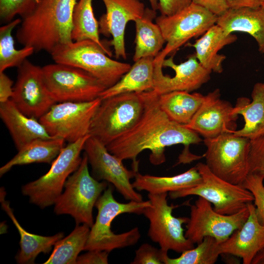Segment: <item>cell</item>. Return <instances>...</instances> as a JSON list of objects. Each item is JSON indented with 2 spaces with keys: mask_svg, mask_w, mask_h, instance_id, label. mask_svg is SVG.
Here are the masks:
<instances>
[{
  "mask_svg": "<svg viewBox=\"0 0 264 264\" xmlns=\"http://www.w3.org/2000/svg\"><path fill=\"white\" fill-rule=\"evenodd\" d=\"M40 0H0V17L8 23L17 16L23 18L30 13Z\"/></svg>",
  "mask_w": 264,
  "mask_h": 264,
  "instance_id": "obj_36",
  "label": "cell"
},
{
  "mask_svg": "<svg viewBox=\"0 0 264 264\" xmlns=\"http://www.w3.org/2000/svg\"><path fill=\"white\" fill-rule=\"evenodd\" d=\"M252 101L246 97L239 98L234 106L238 115L243 117L242 128L233 133L251 140L264 135V83H257L251 93Z\"/></svg>",
  "mask_w": 264,
  "mask_h": 264,
  "instance_id": "obj_26",
  "label": "cell"
},
{
  "mask_svg": "<svg viewBox=\"0 0 264 264\" xmlns=\"http://www.w3.org/2000/svg\"><path fill=\"white\" fill-rule=\"evenodd\" d=\"M83 150L96 179L111 184L126 200H143L141 194L133 188L130 181L138 171L127 169L122 160L110 153L106 145L91 136L86 140Z\"/></svg>",
  "mask_w": 264,
  "mask_h": 264,
  "instance_id": "obj_15",
  "label": "cell"
},
{
  "mask_svg": "<svg viewBox=\"0 0 264 264\" xmlns=\"http://www.w3.org/2000/svg\"><path fill=\"white\" fill-rule=\"evenodd\" d=\"M192 2L198 5L218 17L222 15L229 8L227 0H191Z\"/></svg>",
  "mask_w": 264,
  "mask_h": 264,
  "instance_id": "obj_41",
  "label": "cell"
},
{
  "mask_svg": "<svg viewBox=\"0 0 264 264\" xmlns=\"http://www.w3.org/2000/svg\"><path fill=\"white\" fill-rule=\"evenodd\" d=\"M78 0H40L34 10L22 18L16 38L35 52L49 53L72 42V15Z\"/></svg>",
  "mask_w": 264,
  "mask_h": 264,
  "instance_id": "obj_2",
  "label": "cell"
},
{
  "mask_svg": "<svg viewBox=\"0 0 264 264\" xmlns=\"http://www.w3.org/2000/svg\"><path fill=\"white\" fill-rule=\"evenodd\" d=\"M264 175L259 171L250 173L242 184L254 197L256 214L259 222L264 225Z\"/></svg>",
  "mask_w": 264,
  "mask_h": 264,
  "instance_id": "obj_35",
  "label": "cell"
},
{
  "mask_svg": "<svg viewBox=\"0 0 264 264\" xmlns=\"http://www.w3.org/2000/svg\"><path fill=\"white\" fill-rule=\"evenodd\" d=\"M216 24L228 34L240 31L256 40L259 51L264 54V9L257 8H229L218 17Z\"/></svg>",
  "mask_w": 264,
  "mask_h": 264,
  "instance_id": "obj_22",
  "label": "cell"
},
{
  "mask_svg": "<svg viewBox=\"0 0 264 264\" xmlns=\"http://www.w3.org/2000/svg\"><path fill=\"white\" fill-rule=\"evenodd\" d=\"M113 188L110 186L103 192L95 207L98 213L95 222L90 227L84 250H100L109 252L115 249L135 244L141 237L139 228L135 227L129 231L114 233L111 229L113 220L122 214H143L145 208L151 205L149 199L141 201H117L114 198Z\"/></svg>",
  "mask_w": 264,
  "mask_h": 264,
  "instance_id": "obj_3",
  "label": "cell"
},
{
  "mask_svg": "<svg viewBox=\"0 0 264 264\" xmlns=\"http://www.w3.org/2000/svg\"><path fill=\"white\" fill-rule=\"evenodd\" d=\"M147 91L129 92L101 99L89 135L107 146L132 128L145 109Z\"/></svg>",
  "mask_w": 264,
  "mask_h": 264,
  "instance_id": "obj_4",
  "label": "cell"
},
{
  "mask_svg": "<svg viewBox=\"0 0 264 264\" xmlns=\"http://www.w3.org/2000/svg\"><path fill=\"white\" fill-rule=\"evenodd\" d=\"M88 164L84 153L79 166L66 180L64 192L56 200L54 211L57 215H70L76 224L91 227L94 223L93 207L108 185L107 181H100L90 175Z\"/></svg>",
  "mask_w": 264,
  "mask_h": 264,
  "instance_id": "obj_5",
  "label": "cell"
},
{
  "mask_svg": "<svg viewBox=\"0 0 264 264\" xmlns=\"http://www.w3.org/2000/svg\"><path fill=\"white\" fill-rule=\"evenodd\" d=\"M251 264H264V248L257 252L253 258Z\"/></svg>",
  "mask_w": 264,
  "mask_h": 264,
  "instance_id": "obj_44",
  "label": "cell"
},
{
  "mask_svg": "<svg viewBox=\"0 0 264 264\" xmlns=\"http://www.w3.org/2000/svg\"><path fill=\"white\" fill-rule=\"evenodd\" d=\"M47 88L56 103L94 100L107 88L87 71L55 63L42 67Z\"/></svg>",
  "mask_w": 264,
  "mask_h": 264,
  "instance_id": "obj_11",
  "label": "cell"
},
{
  "mask_svg": "<svg viewBox=\"0 0 264 264\" xmlns=\"http://www.w3.org/2000/svg\"><path fill=\"white\" fill-rule=\"evenodd\" d=\"M264 162V135L251 140L249 173L259 171Z\"/></svg>",
  "mask_w": 264,
  "mask_h": 264,
  "instance_id": "obj_38",
  "label": "cell"
},
{
  "mask_svg": "<svg viewBox=\"0 0 264 264\" xmlns=\"http://www.w3.org/2000/svg\"><path fill=\"white\" fill-rule=\"evenodd\" d=\"M106 12L100 18V33L112 37L113 46L116 58L126 59L125 33L127 24L135 22L144 15L146 8L139 0H102Z\"/></svg>",
  "mask_w": 264,
  "mask_h": 264,
  "instance_id": "obj_19",
  "label": "cell"
},
{
  "mask_svg": "<svg viewBox=\"0 0 264 264\" xmlns=\"http://www.w3.org/2000/svg\"><path fill=\"white\" fill-rule=\"evenodd\" d=\"M218 17L193 2L175 14L156 17L155 23L160 27L166 44L154 58V62L162 65L166 56L216 24Z\"/></svg>",
  "mask_w": 264,
  "mask_h": 264,
  "instance_id": "obj_9",
  "label": "cell"
},
{
  "mask_svg": "<svg viewBox=\"0 0 264 264\" xmlns=\"http://www.w3.org/2000/svg\"><path fill=\"white\" fill-rule=\"evenodd\" d=\"M10 100L22 113L37 119L56 103L47 88L42 67L27 59L18 67Z\"/></svg>",
  "mask_w": 264,
  "mask_h": 264,
  "instance_id": "obj_16",
  "label": "cell"
},
{
  "mask_svg": "<svg viewBox=\"0 0 264 264\" xmlns=\"http://www.w3.org/2000/svg\"><path fill=\"white\" fill-rule=\"evenodd\" d=\"M158 95L153 90L147 91L144 112L131 130L106 146L108 151L121 160L132 161V169L138 171V155L145 150L151 152L149 160L154 165L166 160V147L183 144L186 148L179 157L178 164L188 163L199 159L189 152L191 144L202 141L199 135L184 125L171 120L161 109Z\"/></svg>",
  "mask_w": 264,
  "mask_h": 264,
  "instance_id": "obj_1",
  "label": "cell"
},
{
  "mask_svg": "<svg viewBox=\"0 0 264 264\" xmlns=\"http://www.w3.org/2000/svg\"><path fill=\"white\" fill-rule=\"evenodd\" d=\"M89 136L69 143L62 149L46 174L22 186V194L29 198L30 203L42 209L54 204L66 180L79 166L82 159L81 153Z\"/></svg>",
  "mask_w": 264,
  "mask_h": 264,
  "instance_id": "obj_8",
  "label": "cell"
},
{
  "mask_svg": "<svg viewBox=\"0 0 264 264\" xmlns=\"http://www.w3.org/2000/svg\"><path fill=\"white\" fill-rule=\"evenodd\" d=\"M204 95L185 91H175L158 95L162 110L172 120L182 124H188L202 104Z\"/></svg>",
  "mask_w": 264,
  "mask_h": 264,
  "instance_id": "obj_30",
  "label": "cell"
},
{
  "mask_svg": "<svg viewBox=\"0 0 264 264\" xmlns=\"http://www.w3.org/2000/svg\"><path fill=\"white\" fill-rule=\"evenodd\" d=\"M221 255L220 243L215 238L205 237L196 247L181 253L177 258H170L168 254L163 259L164 264H214Z\"/></svg>",
  "mask_w": 264,
  "mask_h": 264,
  "instance_id": "obj_34",
  "label": "cell"
},
{
  "mask_svg": "<svg viewBox=\"0 0 264 264\" xmlns=\"http://www.w3.org/2000/svg\"><path fill=\"white\" fill-rule=\"evenodd\" d=\"M206 165L218 177L242 185L249 173L251 140L233 133L204 139Z\"/></svg>",
  "mask_w": 264,
  "mask_h": 264,
  "instance_id": "obj_7",
  "label": "cell"
},
{
  "mask_svg": "<svg viewBox=\"0 0 264 264\" xmlns=\"http://www.w3.org/2000/svg\"><path fill=\"white\" fill-rule=\"evenodd\" d=\"M259 172L262 174L264 175V162L263 163L261 168H260Z\"/></svg>",
  "mask_w": 264,
  "mask_h": 264,
  "instance_id": "obj_46",
  "label": "cell"
},
{
  "mask_svg": "<svg viewBox=\"0 0 264 264\" xmlns=\"http://www.w3.org/2000/svg\"><path fill=\"white\" fill-rule=\"evenodd\" d=\"M50 54L55 63L82 69L99 80L107 88L116 84L132 66L111 59L98 44L89 40L58 46Z\"/></svg>",
  "mask_w": 264,
  "mask_h": 264,
  "instance_id": "obj_6",
  "label": "cell"
},
{
  "mask_svg": "<svg viewBox=\"0 0 264 264\" xmlns=\"http://www.w3.org/2000/svg\"><path fill=\"white\" fill-rule=\"evenodd\" d=\"M99 33V23L94 16L92 0H78L72 15V41H92L111 57V53L100 40Z\"/></svg>",
  "mask_w": 264,
  "mask_h": 264,
  "instance_id": "obj_31",
  "label": "cell"
},
{
  "mask_svg": "<svg viewBox=\"0 0 264 264\" xmlns=\"http://www.w3.org/2000/svg\"><path fill=\"white\" fill-rule=\"evenodd\" d=\"M262 0H227L231 8L241 7L257 8L261 6Z\"/></svg>",
  "mask_w": 264,
  "mask_h": 264,
  "instance_id": "obj_43",
  "label": "cell"
},
{
  "mask_svg": "<svg viewBox=\"0 0 264 264\" xmlns=\"http://www.w3.org/2000/svg\"><path fill=\"white\" fill-rule=\"evenodd\" d=\"M134 178L132 185L136 191H145L152 194L179 191L197 185L202 181L201 176L196 166L183 173L171 176L142 175L137 172Z\"/></svg>",
  "mask_w": 264,
  "mask_h": 264,
  "instance_id": "obj_27",
  "label": "cell"
},
{
  "mask_svg": "<svg viewBox=\"0 0 264 264\" xmlns=\"http://www.w3.org/2000/svg\"><path fill=\"white\" fill-rule=\"evenodd\" d=\"M155 11L152 8H146L143 16L134 22V62L144 57L155 58L162 50L165 41L160 27L153 22Z\"/></svg>",
  "mask_w": 264,
  "mask_h": 264,
  "instance_id": "obj_28",
  "label": "cell"
},
{
  "mask_svg": "<svg viewBox=\"0 0 264 264\" xmlns=\"http://www.w3.org/2000/svg\"><path fill=\"white\" fill-rule=\"evenodd\" d=\"M109 253L106 251L89 250L79 255L76 264H107L109 263Z\"/></svg>",
  "mask_w": 264,
  "mask_h": 264,
  "instance_id": "obj_40",
  "label": "cell"
},
{
  "mask_svg": "<svg viewBox=\"0 0 264 264\" xmlns=\"http://www.w3.org/2000/svg\"><path fill=\"white\" fill-rule=\"evenodd\" d=\"M90 227L85 224H77L66 237L59 240L44 264H76L79 253L84 250Z\"/></svg>",
  "mask_w": 264,
  "mask_h": 264,
  "instance_id": "obj_32",
  "label": "cell"
},
{
  "mask_svg": "<svg viewBox=\"0 0 264 264\" xmlns=\"http://www.w3.org/2000/svg\"><path fill=\"white\" fill-rule=\"evenodd\" d=\"M191 3V0H158V9L160 15L170 16L182 10Z\"/></svg>",
  "mask_w": 264,
  "mask_h": 264,
  "instance_id": "obj_39",
  "label": "cell"
},
{
  "mask_svg": "<svg viewBox=\"0 0 264 264\" xmlns=\"http://www.w3.org/2000/svg\"><path fill=\"white\" fill-rule=\"evenodd\" d=\"M101 99L56 103L39 121L52 137L73 143L89 135L92 119Z\"/></svg>",
  "mask_w": 264,
  "mask_h": 264,
  "instance_id": "obj_14",
  "label": "cell"
},
{
  "mask_svg": "<svg viewBox=\"0 0 264 264\" xmlns=\"http://www.w3.org/2000/svg\"><path fill=\"white\" fill-rule=\"evenodd\" d=\"M168 252L144 243L136 250L132 264H162L164 256Z\"/></svg>",
  "mask_w": 264,
  "mask_h": 264,
  "instance_id": "obj_37",
  "label": "cell"
},
{
  "mask_svg": "<svg viewBox=\"0 0 264 264\" xmlns=\"http://www.w3.org/2000/svg\"><path fill=\"white\" fill-rule=\"evenodd\" d=\"M65 141L60 138L37 139L18 151V153L0 168L1 176L16 165L34 163L51 164L65 147Z\"/></svg>",
  "mask_w": 264,
  "mask_h": 264,
  "instance_id": "obj_29",
  "label": "cell"
},
{
  "mask_svg": "<svg viewBox=\"0 0 264 264\" xmlns=\"http://www.w3.org/2000/svg\"><path fill=\"white\" fill-rule=\"evenodd\" d=\"M237 40L236 35L226 34L216 24L190 46L195 48L196 57L205 69L211 72L220 73L223 71L222 63L226 56L218 52L224 46Z\"/></svg>",
  "mask_w": 264,
  "mask_h": 264,
  "instance_id": "obj_24",
  "label": "cell"
},
{
  "mask_svg": "<svg viewBox=\"0 0 264 264\" xmlns=\"http://www.w3.org/2000/svg\"><path fill=\"white\" fill-rule=\"evenodd\" d=\"M13 81L4 72H0V103L10 100L13 92Z\"/></svg>",
  "mask_w": 264,
  "mask_h": 264,
  "instance_id": "obj_42",
  "label": "cell"
},
{
  "mask_svg": "<svg viewBox=\"0 0 264 264\" xmlns=\"http://www.w3.org/2000/svg\"><path fill=\"white\" fill-rule=\"evenodd\" d=\"M211 73L199 63L195 54L179 64L174 63L172 56L165 59L162 65L154 62L153 90L158 95L175 91L190 92L207 83Z\"/></svg>",
  "mask_w": 264,
  "mask_h": 264,
  "instance_id": "obj_17",
  "label": "cell"
},
{
  "mask_svg": "<svg viewBox=\"0 0 264 264\" xmlns=\"http://www.w3.org/2000/svg\"><path fill=\"white\" fill-rule=\"evenodd\" d=\"M249 215L241 227L220 243L221 254H229L242 259L243 264H251L258 251L264 248V225L258 221L255 206L247 204Z\"/></svg>",
  "mask_w": 264,
  "mask_h": 264,
  "instance_id": "obj_20",
  "label": "cell"
},
{
  "mask_svg": "<svg viewBox=\"0 0 264 264\" xmlns=\"http://www.w3.org/2000/svg\"><path fill=\"white\" fill-rule=\"evenodd\" d=\"M21 22L20 18L14 19L0 27V72L8 68L18 67L35 52L31 47L23 46L20 49L15 47L12 32Z\"/></svg>",
  "mask_w": 264,
  "mask_h": 264,
  "instance_id": "obj_33",
  "label": "cell"
},
{
  "mask_svg": "<svg viewBox=\"0 0 264 264\" xmlns=\"http://www.w3.org/2000/svg\"><path fill=\"white\" fill-rule=\"evenodd\" d=\"M249 215L248 206L232 215H222L214 210L212 204L198 197L190 206V214L185 236L194 244H198L207 236L219 243L226 240L244 224Z\"/></svg>",
  "mask_w": 264,
  "mask_h": 264,
  "instance_id": "obj_13",
  "label": "cell"
},
{
  "mask_svg": "<svg viewBox=\"0 0 264 264\" xmlns=\"http://www.w3.org/2000/svg\"><path fill=\"white\" fill-rule=\"evenodd\" d=\"M196 167L201 176V182L193 187L169 193L171 198L198 196L213 204L214 210L222 215L236 213L254 200L249 190L242 185L234 184L218 177L206 164L199 162Z\"/></svg>",
  "mask_w": 264,
  "mask_h": 264,
  "instance_id": "obj_10",
  "label": "cell"
},
{
  "mask_svg": "<svg viewBox=\"0 0 264 264\" xmlns=\"http://www.w3.org/2000/svg\"><path fill=\"white\" fill-rule=\"evenodd\" d=\"M151 4V8L154 10L158 9V1L157 0H148Z\"/></svg>",
  "mask_w": 264,
  "mask_h": 264,
  "instance_id": "obj_45",
  "label": "cell"
},
{
  "mask_svg": "<svg viewBox=\"0 0 264 264\" xmlns=\"http://www.w3.org/2000/svg\"><path fill=\"white\" fill-rule=\"evenodd\" d=\"M154 58H141L134 62L116 84L102 92L99 98L104 99L122 93L152 90L154 86Z\"/></svg>",
  "mask_w": 264,
  "mask_h": 264,
  "instance_id": "obj_25",
  "label": "cell"
},
{
  "mask_svg": "<svg viewBox=\"0 0 264 264\" xmlns=\"http://www.w3.org/2000/svg\"><path fill=\"white\" fill-rule=\"evenodd\" d=\"M238 114L235 107L220 98L219 88L204 95L190 122L184 125L204 139L213 138L236 131Z\"/></svg>",
  "mask_w": 264,
  "mask_h": 264,
  "instance_id": "obj_18",
  "label": "cell"
},
{
  "mask_svg": "<svg viewBox=\"0 0 264 264\" xmlns=\"http://www.w3.org/2000/svg\"><path fill=\"white\" fill-rule=\"evenodd\" d=\"M261 7H262L264 9V0H262L261 4Z\"/></svg>",
  "mask_w": 264,
  "mask_h": 264,
  "instance_id": "obj_47",
  "label": "cell"
},
{
  "mask_svg": "<svg viewBox=\"0 0 264 264\" xmlns=\"http://www.w3.org/2000/svg\"><path fill=\"white\" fill-rule=\"evenodd\" d=\"M0 116L18 151L34 140L55 138L48 134L39 119L26 115L10 99L0 103Z\"/></svg>",
  "mask_w": 264,
  "mask_h": 264,
  "instance_id": "obj_21",
  "label": "cell"
},
{
  "mask_svg": "<svg viewBox=\"0 0 264 264\" xmlns=\"http://www.w3.org/2000/svg\"><path fill=\"white\" fill-rule=\"evenodd\" d=\"M0 201L1 207L11 219L20 236V249L15 257L18 264H33L41 253H48L52 246L63 238L64 233L59 232L53 236H44L31 233L25 230L19 223L10 208V203L5 199V191L0 188Z\"/></svg>",
  "mask_w": 264,
  "mask_h": 264,
  "instance_id": "obj_23",
  "label": "cell"
},
{
  "mask_svg": "<svg viewBox=\"0 0 264 264\" xmlns=\"http://www.w3.org/2000/svg\"><path fill=\"white\" fill-rule=\"evenodd\" d=\"M167 196V193L148 195L151 205L143 213L149 221L148 235L162 250L182 253L194 247V244L186 238L182 227L189 218L173 215V209L178 206L169 205Z\"/></svg>",
  "mask_w": 264,
  "mask_h": 264,
  "instance_id": "obj_12",
  "label": "cell"
}]
</instances>
